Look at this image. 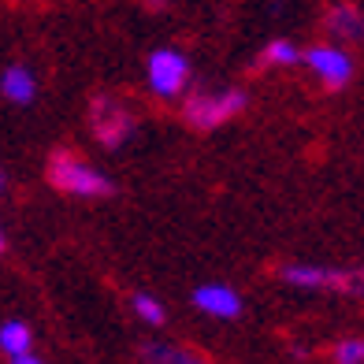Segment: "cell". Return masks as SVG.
<instances>
[{
  "instance_id": "6da1fadb",
  "label": "cell",
  "mask_w": 364,
  "mask_h": 364,
  "mask_svg": "<svg viewBox=\"0 0 364 364\" xmlns=\"http://www.w3.org/2000/svg\"><path fill=\"white\" fill-rule=\"evenodd\" d=\"M250 105V97L245 90H216V93H186L182 97V115H186V123L197 127V130H216L223 123H230L238 112H245Z\"/></svg>"
},
{
  "instance_id": "7a4b0ae2",
  "label": "cell",
  "mask_w": 364,
  "mask_h": 364,
  "mask_svg": "<svg viewBox=\"0 0 364 364\" xmlns=\"http://www.w3.org/2000/svg\"><path fill=\"white\" fill-rule=\"evenodd\" d=\"M48 182L60 193H71V197H108L112 193V178L75 153H56L48 160Z\"/></svg>"
},
{
  "instance_id": "3957f363",
  "label": "cell",
  "mask_w": 364,
  "mask_h": 364,
  "mask_svg": "<svg viewBox=\"0 0 364 364\" xmlns=\"http://www.w3.org/2000/svg\"><path fill=\"white\" fill-rule=\"evenodd\" d=\"M145 86L156 101H178L186 97V86H190V60L182 48H153L149 53V63H145Z\"/></svg>"
},
{
  "instance_id": "277c9868",
  "label": "cell",
  "mask_w": 364,
  "mask_h": 364,
  "mask_svg": "<svg viewBox=\"0 0 364 364\" xmlns=\"http://www.w3.org/2000/svg\"><path fill=\"white\" fill-rule=\"evenodd\" d=\"M90 127H93V138L105 149H119V145H127L130 134H134L138 123H134V112L123 101H115V97H97L90 105Z\"/></svg>"
},
{
  "instance_id": "5b68a950",
  "label": "cell",
  "mask_w": 364,
  "mask_h": 364,
  "mask_svg": "<svg viewBox=\"0 0 364 364\" xmlns=\"http://www.w3.org/2000/svg\"><path fill=\"white\" fill-rule=\"evenodd\" d=\"M301 63L323 82L327 90H346V86L353 82V75H357L353 56L346 53L338 41H327V45H312V48H305V53H301Z\"/></svg>"
},
{
  "instance_id": "8992f818",
  "label": "cell",
  "mask_w": 364,
  "mask_h": 364,
  "mask_svg": "<svg viewBox=\"0 0 364 364\" xmlns=\"http://www.w3.org/2000/svg\"><path fill=\"white\" fill-rule=\"evenodd\" d=\"M283 283L297 290H346L350 294V272L327 268V264H283Z\"/></svg>"
},
{
  "instance_id": "52a82bcc",
  "label": "cell",
  "mask_w": 364,
  "mask_h": 364,
  "mask_svg": "<svg viewBox=\"0 0 364 364\" xmlns=\"http://www.w3.org/2000/svg\"><path fill=\"white\" fill-rule=\"evenodd\" d=\"M193 309L212 316V320H235L242 312V297L227 283H205V287L193 290Z\"/></svg>"
},
{
  "instance_id": "ba28073f",
  "label": "cell",
  "mask_w": 364,
  "mask_h": 364,
  "mask_svg": "<svg viewBox=\"0 0 364 364\" xmlns=\"http://www.w3.org/2000/svg\"><path fill=\"white\" fill-rule=\"evenodd\" d=\"M327 34L335 41H364V11L353 4H335L327 11Z\"/></svg>"
},
{
  "instance_id": "9c48e42d",
  "label": "cell",
  "mask_w": 364,
  "mask_h": 364,
  "mask_svg": "<svg viewBox=\"0 0 364 364\" xmlns=\"http://www.w3.org/2000/svg\"><path fill=\"white\" fill-rule=\"evenodd\" d=\"M0 93L8 97L11 105H30L38 97V78L30 68H23V63H11V68L0 75Z\"/></svg>"
},
{
  "instance_id": "30bf717a",
  "label": "cell",
  "mask_w": 364,
  "mask_h": 364,
  "mask_svg": "<svg viewBox=\"0 0 364 364\" xmlns=\"http://www.w3.org/2000/svg\"><path fill=\"white\" fill-rule=\"evenodd\" d=\"M30 346H34V335H30V327L23 320H8L4 327H0V350H4L8 357L30 353Z\"/></svg>"
},
{
  "instance_id": "8fae6325",
  "label": "cell",
  "mask_w": 364,
  "mask_h": 364,
  "mask_svg": "<svg viewBox=\"0 0 364 364\" xmlns=\"http://www.w3.org/2000/svg\"><path fill=\"white\" fill-rule=\"evenodd\" d=\"M260 63L264 68H294V63H301V48H297L290 38H275V41L264 45Z\"/></svg>"
},
{
  "instance_id": "7c38bea8",
  "label": "cell",
  "mask_w": 364,
  "mask_h": 364,
  "mask_svg": "<svg viewBox=\"0 0 364 364\" xmlns=\"http://www.w3.org/2000/svg\"><path fill=\"white\" fill-rule=\"evenodd\" d=\"M145 360L149 364H208L205 357H197L190 350H178V346H145Z\"/></svg>"
},
{
  "instance_id": "4fadbf2b",
  "label": "cell",
  "mask_w": 364,
  "mask_h": 364,
  "mask_svg": "<svg viewBox=\"0 0 364 364\" xmlns=\"http://www.w3.org/2000/svg\"><path fill=\"white\" fill-rule=\"evenodd\" d=\"M130 309L138 312V320L153 323V327H160L164 320H168V312H164V305L156 301L153 294H134V297H130Z\"/></svg>"
},
{
  "instance_id": "5bb4252c",
  "label": "cell",
  "mask_w": 364,
  "mask_h": 364,
  "mask_svg": "<svg viewBox=\"0 0 364 364\" xmlns=\"http://www.w3.org/2000/svg\"><path fill=\"white\" fill-rule=\"evenodd\" d=\"M335 364H364V338H342L335 346Z\"/></svg>"
},
{
  "instance_id": "9a60e30c",
  "label": "cell",
  "mask_w": 364,
  "mask_h": 364,
  "mask_svg": "<svg viewBox=\"0 0 364 364\" xmlns=\"http://www.w3.org/2000/svg\"><path fill=\"white\" fill-rule=\"evenodd\" d=\"M350 294L364 297V268H353V272H350Z\"/></svg>"
},
{
  "instance_id": "2e32d148",
  "label": "cell",
  "mask_w": 364,
  "mask_h": 364,
  "mask_svg": "<svg viewBox=\"0 0 364 364\" xmlns=\"http://www.w3.org/2000/svg\"><path fill=\"white\" fill-rule=\"evenodd\" d=\"M11 364H45V360H38L34 353H23V357H11Z\"/></svg>"
},
{
  "instance_id": "e0dca14e",
  "label": "cell",
  "mask_w": 364,
  "mask_h": 364,
  "mask_svg": "<svg viewBox=\"0 0 364 364\" xmlns=\"http://www.w3.org/2000/svg\"><path fill=\"white\" fill-rule=\"evenodd\" d=\"M145 8H153V11H164V8H168V0H145Z\"/></svg>"
},
{
  "instance_id": "ac0fdd59",
  "label": "cell",
  "mask_w": 364,
  "mask_h": 364,
  "mask_svg": "<svg viewBox=\"0 0 364 364\" xmlns=\"http://www.w3.org/2000/svg\"><path fill=\"white\" fill-rule=\"evenodd\" d=\"M0 253H4V230H0Z\"/></svg>"
},
{
  "instance_id": "d6986e66",
  "label": "cell",
  "mask_w": 364,
  "mask_h": 364,
  "mask_svg": "<svg viewBox=\"0 0 364 364\" xmlns=\"http://www.w3.org/2000/svg\"><path fill=\"white\" fill-rule=\"evenodd\" d=\"M0 193H4V171H0Z\"/></svg>"
}]
</instances>
